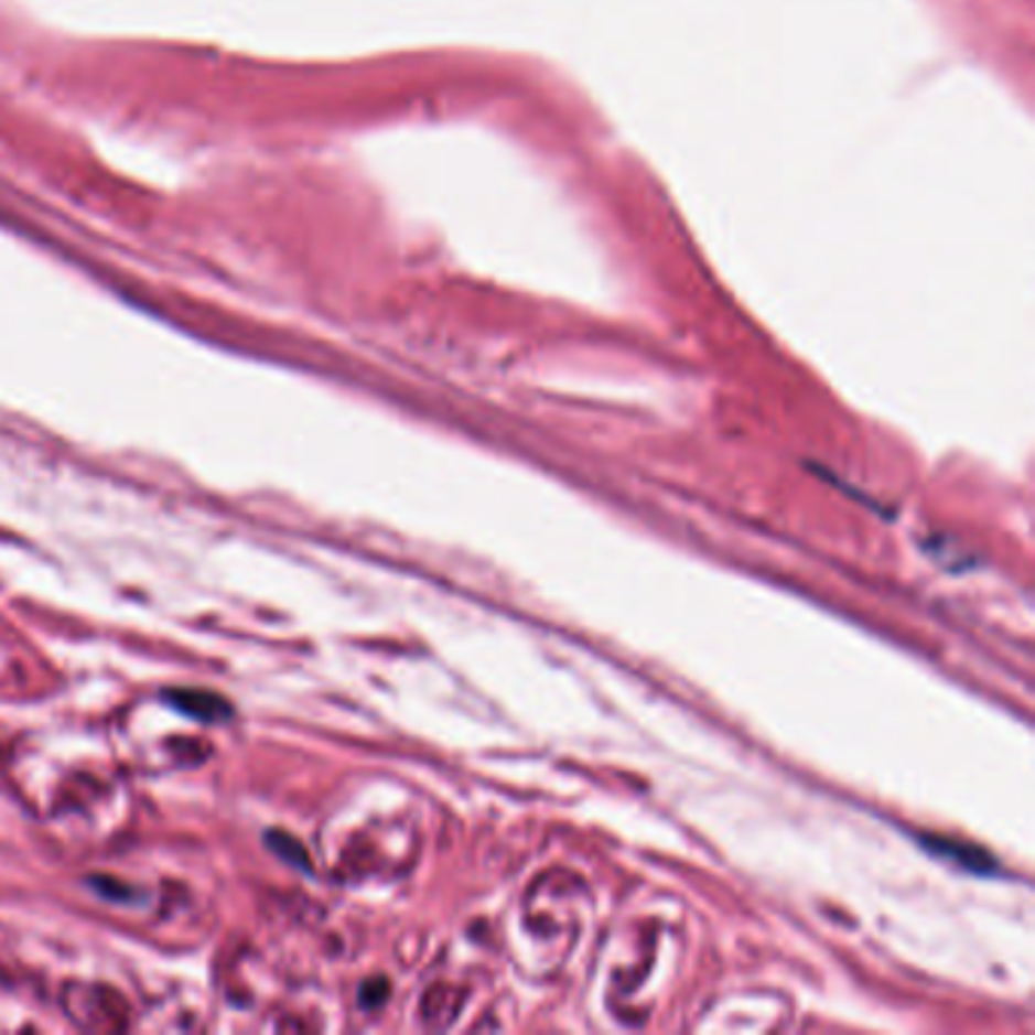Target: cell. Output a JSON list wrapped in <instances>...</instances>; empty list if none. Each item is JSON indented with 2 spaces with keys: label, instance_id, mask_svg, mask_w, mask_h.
Wrapping results in <instances>:
<instances>
[{
  "label": "cell",
  "instance_id": "obj_1",
  "mask_svg": "<svg viewBox=\"0 0 1035 1035\" xmlns=\"http://www.w3.org/2000/svg\"><path fill=\"white\" fill-rule=\"evenodd\" d=\"M164 702L201 723H225L231 716V704L211 690H168Z\"/></svg>",
  "mask_w": 1035,
  "mask_h": 1035
},
{
  "label": "cell",
  "instance_id": "obj_2",
  "mask_svg": "<svg viewBox=\"0 0 1035 1035\" xmlns=\"http://www.w3.org/2000/svg\"><path fill=\"white\" fill-rule=\"evenodd\" d=\"M265 841H268V848H271V851L277 853L283 863L295 865V869H301V872H310V856H308V851L301 848V841L292 839V835H285V832H280V829L268 832Z\"/></svg>",
  "mask_w": 1035,
  "mask_h": 1035
},
{
  "label": "cell",
  "instance_id": "obj_3",
  "mask_svg": "<svg viewBox=\"0 0 1035 1035\" xmlns=\"http://www.w3.org/2000/svg\"><path fill=\"white\" fill-rule=\"evenodd\" d=\"M386 996H389V987H386V981H370V984H365V990H362V1002H365L368 1009L380 1005Z\"/></svg>",
  "mask_w": 1035,
  "mask_h": 1035
}]
</instances>
